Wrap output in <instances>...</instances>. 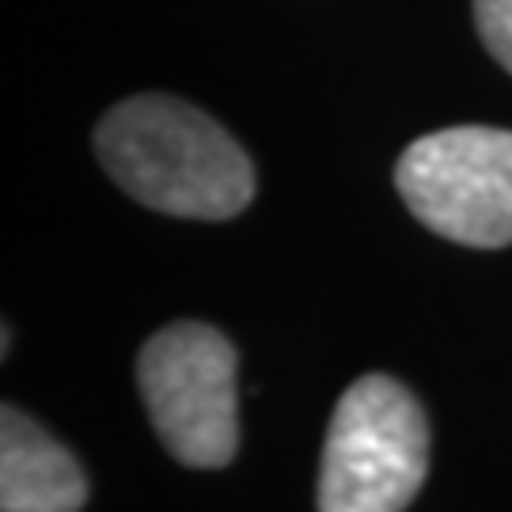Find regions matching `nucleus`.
Segmentation results:
<instances>
[{
  "label": "nucleus",
  "mask_w": 512,
  "mask_h": 512,
  "mask_svg": "<svg viewBox=\"0 0 512 512\" xmlns=\"http://www.w3.org/2000/svg\"><path fill=\"white\" fill-rule=\"evenodd\" d=\"M95 152L129 198L167 217L228 220L255 198V167L236 137L175 95H133L110 107Z\"/></svg>",
  "instance_id": "1"
},
{
  "label": "nucleus",
  "mask_w": 512,
  "mask_h": 512,
  "mask_svg": "<svg viewBox=\"0 0 512 512\" xmlns=\"http://www.w3.org/2000/svg\"><path fill=\"white\" fill-rule=\"evenodd\" d=\"M429 475V421L384 372L361 376L334 406L319 471V512H403Z\"/></svg>",
  "instance_id": "2"
},
{
  "label": "nucleus",
  "mask_w": 512,
  "mask_h": 512,
  "mask_svg": "<svg viewBox=\"0 0 512 512\" xmlns=\"http://www.w3.org/2000/svg\"><path fill=\"white\" fill-rule=\"evenodd\" d=\"M137 384L156 437L186 467H228L236 456V349L205 323L156 330L137 357Z\"/></svg>",
  "instance_id": "3"
},
{
  "label": "nucleus",
  "mask_w": 512,
  "mask_h": 512,
  "mask_svg": "<svg viewBox=\"0 0 512 512\" xmlns=\"http://www.w3.org/2000/svg\"><path fill=\"white\" fill-rule=\"evenodd\" d=\"M406 209L463 247L512 243V129L452 126L418 137L395 167Z\"/></svg>",
  "instance_id": "4"
},
{
  "label": "nucleus",
  "mask_w": 512,
  "mask_h": 512,
  "mask_svg": "<svg viewBox=\"0 0 512 512\" xmlns=\"http://www.w3.org/2000/svg\"><path fill=\"white\" fill-rule=\"evenodd\" d=\"M84 471L65 444L16 406L0 410V512H80Z\"/></svg>",
  "instance_id": "5"
},
{
  "label": "nucleus",
  "mask_w": 512,
  "mask_h": 512,
  "mask_svg": "<svg viewBox=\"0 0 512 512\" xmlns=\"http://www.w3.org/2000/svg\"><path fill=\"white\" fill-rule=\"evenodd\" d=\"M475 23L494 61L512 73V0H475Z\"/></svg>",
  "instance_id": "6"
}]
</instances>
